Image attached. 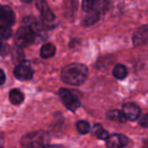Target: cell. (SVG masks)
Returning <instances> with one entry per match:
<instances>
[{"label": "cell", "instance_id": "8", "mask_svg": "<svg viewBox=\"0 0 148 148\" xmlns=\"http://www.w3.org/2000/svg\"><path fill=\"white\" fill-rule=\"evenodd\" d=\"M133 42L136 47L148 43V24L143 25L134 34Z\"/></svg>", "mask_w": 148, "mask_h": 148}, {"label": "cell", "instance_id": "6", "mask_svg": "<svg viewBox=\"0 0 148 148\" xmlns=\"http://www.w3.org/2000/svg\"><path fill=\"white\" fill-rule=\"evenodd\" d=\"M128 144V138L124 134H115L109 135L107 140L108 148H123Z\"/></svg>", "mask_w": 148, "mask_h": 148}, {"label": "cell", "instance_id": "3", "mask_svg": "<svg viewBox=\"0 0 148 148\" xmlns=\"http://www.w3.org/2000/svg\"><path fill=\"white\" fill-rule=\"evenodd\" d=\"M36 38L35 30L29 26H24L20 28L15 35V42L17 47L25 48L30 45Z\"/></svg>", "mask_w": 148, "mask_h": 148}, {"label": "cell", "instance_id": "2", "mask_svg": "<svg viewBox=\"0 0 148 148\" xmlns=\"http://www.w3.org/2000/svg\"><path fill=\"white\" fill-rule=\"evenodd\" d=\"M49 135L43 130H37L25 134L20 140L22 148H43L49 144Z\"/></svg>", "mask_w": 148, "mask_h": 148}, {"label": "cell", "instance_id": "19", "mask_svg": "<svg viewBox=\"0 0 148 148\" xmlns=\"http://www.w3.org/2000/svg\"><path fill=\"white\" fill-rule=\"evenodd\" d=\"M12 35V31L10 27L0 24V40H6Z\"/></svg>", "mask_w": 148, "mask_h": 148}, {"label": "cell", "instance_id": "11", "mask_svg": "<svg viewBox=\"0 0 148 148\" xmlns=\"http://www.w3.org/2000/svg\"><path fill=\"white\" fill-rule=\"evenodd\" d=\"M100 17H101V14L99 12H97L95 10L92 9L91 10L88 11V15L83 19L82 24L84 26H91V25L95 24V23H97L99 21Z\"/></svg>", "mask_w": 148, "mask_h": 148}, {"label": "cell", "instance_id": "22", "mask_svg": "<svg viewBox=\"0 0 148 148\" xmlns=\"http://www.w3.org/2000/svg\"><path fill=\"white\" fill-rule=\"evenodd\" d=\"M140 125L142 126L143 127L148 128V114H145L140 121Z\"/></svg>", "mask_w": 148, "mask_h": 148}, {"label": "cell", "instance_id": "12", "mask_svg": "<svg viewBox=\"0 0 148 148\" xmlns=\"http://www.w3.org/2000/svg\"><path fill=\"white\" fill-rule=\"evenodd\" d=\"M9 99L13 105H20L24 100V95L19 89H12L9 94Z\"/></svg>", "mask_w": 148, "mask_h": 148}, {"label": "cell", "instance_id": "26", "mask_svg": "<svg viewBox=\"0 0 148 148\" xmlns=\"http://www.w3.org/2000/svg\"><path fill=\"white\" fill-rule=\"evenodd\" d=\"M3 143H4V139H3V136L0 134V148L3 147Z\"/></svg>", "mask_w": 148, "mask_h": 148}, {"label": "cell", "instance_id": "21", "mask_svg": "<svg viewBox=\"0 0 148 148\" xmlns=\"http://www.w3.org/2000/svg\"><path fill=\"white\" fill-rule=\"evenodd\" d=\"M96 0H82V9L84 11L88 12L89 10H91L95 3Z\"/></svg>", "mask_w": 148, "mask_h": 148}, {"label": "cell", "instance_id": "7", "mask_svg": "<svg viewBox=\"0 0 148 148\" xmlns=\"http://www.w3.org/2000/svg\"><path fill=\"white\" fill-rule=\"evenodd\" d=\"M15 14L13 10L6 5H0V24L11 26L15 23Z\"/></svg>", "mask_w": 148, "mask_h": 148}, {"label": "cell", "instance_id": "16", "mask_svg": "<svg viewBox=\"0 0 148 148\" xmlns=\"http://www.w3.org/2000/svg\"><path fill=\"white\" fill-rule=\"evenodd\" d=\"M93 134L97 137L100 140H108V138L109 137L108 133L99 124L95 125L94 128H93Z\"/></svg>", "mask_w": 148, "mask_h": 148}, {"label": "cell", "instance_id": "9", "mask_svg": "<svg viewBox=\"0 0 148 148\" xmlns=\"http://www.w3.org/2000/svg\"><path fill=\"white\" fill-rule=\"evenodd\" d=\"M122 112L126 116L127 120L135 121L140 115V108L134 103H126L122 107Z\"/></svg>", "mask_w": 148, "mask_h": 148}, {"label": "cell", "instance_id": "25", "mask_svg": "<svg viewBox=\"0 0 148 148\" xmlns=\"http://www.w3.org/2000/svg\"><path fill=\"white\" fill-rule=\"evenodd\" d=\"M43 148H65L64 147L61 146V145H47Z\"/></svg>", "mask_w": 148, "mask_h": 148}, {"label": "cell", "instance_id": "15", "mask_svg": "<svg viewBox=\"0 0 148 148\" xmlns=\"http://www.w3.org/2000/svg\"><path fill=\"white\" fill-rule=\"evenodd\" d=\"M56 53V47L52 43H45L40 51L41 56L42 58H49L53 56Z\"/></svg>", "mask_w": 148, "mask_h": 148}, {"label": "cell", "instance_id": "28", "mask_svg": "<svg viewBox=\"0 0 148 148\" xmlns=\"http://www.w3.org/2000/svg\"><path fill=\"white\" fill-rule=\"evenodd\" d=\"M22 1H23V2H26V3H28V2H31L32 0H22Z\"/></svg>", "mask_w": 148, "mask_h": 148}, {"label": "cell", "instance_id": "18", "mask_svg": "<svg viewBox=\"0 0 148 148\" xmlns=\"http://www.w3.org/2000/svg\"><path fill=\"white\" fill-rule=\"evenodd\" d=\"M76 128L81 134H86L90 130V125L86 121H79L76 123Z\"/></svg>", "mask_w": 148, "mask_h": 148}, {"label": "cell", "instance_id": "1", "mask_svg": "<svg viewBox=\"0 0 148 148\" xmlns=\"http://www.w3.org/2000/svg\"><path fill=\"white\" fill-rule=\"evenodd\" d=\"M88 75V68L81 63H71L62 71V80L69 85L79 86L84 83Z\"/></svg>", "mask_w": 148, "mask_h": 148}, {"label": "cell", "instance_id": "24", "mask_svg": "<svg viewBox=\"0 0 148 148\" xmlns=\"http://www.w3.org/2000/svg\"><path fill=\"white\" fill-rule=\"evenodd\" d=\"M4 82H5V74L2 69H0V85H3Z\"/></svg>", "mask_w": 148, "mask_h": 148}, {"label": "cell", "instance_id": "23", "mask_svg": "<svg viewBox=\"0 0 148 148\" xmlns=\"http://www.w3.org/2000/svg\"><path fill=\"white\" fill-rule=\"evenodd\" d=\"M0 53L2 56H5L8 53V46L4 44L1 40H0Z\"/></svg>", "mask_w": 148, "mask_h": 148}, {"label": "cell", "instance_id": "20", "mask_svg": "<svg viewBox=\"0 0 148 148\" xmlns=\"http://www.w3.org/2000/svg\"><path fill=\"white\" fill-rule=\"evenodd\" d=\"M76 7H77L76 0H66V10L68 14L73 15V13L76 10Z\"/></svg>", "mask_w": 148, "mask_h": 148}, {"label": "cell", "instance_id": "5", "mask_svg": "<svg viewBox=\"0 0 148 148\" xmlns=\"http://www.w3.org/2000/svg\"><path fill=\"white\" fill-rule=\"evenodd\" d=\"M34 71L31 67L25 62H21L14 69V75L16 79L20 81H28L30 80L33 76Z\"/></svg>", "mask_w": 148, "mask_h": 148}, {"label": "cell", "instance_id": "29", "mask_svg": "<svg viewBox=\"0 0 148 148\" xmlns=\"http://www.w3.org/2000/svg\"><path fill=\"white\" fill-rule=\"evenodd\" d=\"M1 148H3V147H1Z\"/></svg>", "mask_w": 148, "mask_h": 148}, {"label": "cell", "instance_id": "4", "mask_svg": "<svg viewBox=\"0 0 148 148\" xmlns=\"http://www.w3.org/2000/svg\"><path fill=\"white\" fill-rule=\"evenodd\" d=\"M59 95L64 106L70 111L75 112L81 107V101L76 94L67 88H61Z\"/></svg>", "mask_w": 148, "mask_h": 148}, {"label": "cell", "instance_id": "14", "mask_svg": "<svg viewBox=\"0 0 148 148\" xmlns=\"http://www.w3.org/2000/svg\"><path fill=\"white\" fill-rule=\"evenodd\" d=\"M108 119L114 121H119V122H125L127 121L126 116L124 115L123 112L120 110H111L107 114Z\"/></svg>", "mask_w": 148, "mask_h": 148}, {"label": "cell", "instance_id": "17", "mask_svg": "<svg viewBox=\"0 0 148 148\" xmlns=\"http://www.w3.org/2000/svg\"><path fill=\"white\" fill-rule=\"evenodd\" d=\"M109 3L110 0H96L93 9L101 15L107 11V10L109 7Z\"/></svg>", "mask_w": 148, "mask_h": 148}, {"label": "cell", "instance_id": "10", "mask_svg": "<svg viewBox=\"0 0 148 148\" xmlns=\"http://www.w3.org/2000/svg\"><path fill=\"white\" fill-rule=\"evenodd\" d=\"M36 7L42 17V19L46 22H52L55 19V15L48 6L47 3L44 0H37Z\"/></svg>", "mask_w": 148, "mask_h": 148}, {"label": "cell", "instance_id": "13", "mask_svg": "<svg viewBox=\"0 0 148 148\" xmlns=\"http://www.w3.org/2000/svg\"><path fill=\"white\" fill-rule=\"evenodd\" d=\"M127 69L126 68V66H124L123 64H117L114 66V69H113V75L115 78L119 79V80H123L127 76Z\"/></svg>", "mask_w": 148, "mask_h": 148}, {"label": "cell", "instance_id": "27", "mask_svg": "<svg viewBox=\"0 0 148 148\" xmlns=\"http://www.w3.org/2000/svg\"><path fill=\"white\" fill-rule=\"evenodd\" d=\"M145 148H148V140L145 142Z\"/></svg>", "mask_w": 148, "mask_h": 148}]
</instances>
